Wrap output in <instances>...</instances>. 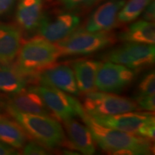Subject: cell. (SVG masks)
<instances>
[{"label": "cell", "mask_w": 155, "mask_h": 155, "mask_svg": "<svg viewBox=\"0 0 155 155\" xmlns=\"http://www.w3.org/2000/svg\"><path fill=\"white\" fill-rule=\"evenodd\" d=\"M80 118L90 130L95 142L106 152L129 155H150L154 152L152 141L148 139L101 125L85 111Z\"/></svg>", "instance_id": "obj_1"}, {"label": "cell", "mask_w": 155, "mask_h": 155, "mask_svg": "<svg viewBox=\"0 0 155 155\" xmlns=\"http://www.w3.org/2000/svg\"><path fill=\"white\" fill-rule=\"evenodd\" d=\"M60 56L57 45L37 37L21 45L15 67L28 80H35L39 73L55 64Z\"/></svg>", "instance_id": "obj_2"}, {"label": "cell", "mask_w": 155, "mask_h": 155, "mask_svg": "<svg viewBox=\"0 0 155 155\" xmlns=\"http://www.w3.org/2000/svg\"><path fill=\"white\" fill-rule=\"evenodd\" d=\"M7 110L27 135L46 149L53 150L65 144V131L55 118L22 113L7 106Z\"/></svg>", "instance_id": "obj_3"}, {"label": "cell", "mask_w": 155, "mask_h": 155, "mask_svg": "<svg viewBox=\"0 0 155 155\" xmlns=\"http://www.w3.org/2000/svg\"><path fill=\"white\" fill-rule=\"evenodd\" d=\"M115 42V36L109 32H88L79 29L56 45L61 55H78L96 53Z\"/></svg>", "instance_id": "obj_4"}, {"label": "cell", "mask_w": 155, "mask_h": 155, "mask_svg": "<svg viewBox=\"0 0 155 155\" xmlns=\"http://www.w3.org/2000/svg\"><path fill=\"white\" fill-rule=\"evenodd\" d=\"M82 106L86 113L91 116L115 115L139 110L133 99L99 91L86 94Z\"/></svg>", "instance_id": "obj_5"}, {"label": "cell", "mask_w": 155, "mask_h": 155, "mask_svg": "<svg viewBox=\"0 0 155 155\" xmlns=\"http://www.w3.org/2000/svg\"><path fill=\"white\" fill-rule=\"evenodd\" d=\"M104 59L139 71L154 64V45L124 42L107 52Z\"/></svg>", "instance_id": "obj_6"}, {"label": "cell", "mask_w": 155, "mask_h": 155, "mask_svg": "<svg viewBox=\"0 0 155 155\" xmlns=\"http://www.w3.org/2000/svg\"><path fill=\"white\" fill-rule=\"evenodd\" d=\"M42 97L54 117L61 121L81 116L84 109L82 104L71 94L53 87L38 84L32 86Z\"/></svg>", "instance_id": "obj_7"}, {"label": "cell", "mask_w": 155, "mask_h": 155, "mask_svg": "<svg viewBox=\"0 0 155 155\" xmlns=\"http://www.w3.org/2000/svg\"><path fill=\"white\" fill-rule=\"evenodd\" d=\"M80 24V17L71 11L44 13L37 30L41 38L55 43L73 33Z\"/></svg>", "instance_id": "obj_8"}, {"label": "cell", "mask_w": 155, "mask_h": 155, "mask_svg": "<svg viewBox=\"0 0 155 155\" xmlns=\"http://www.w3.org/2000/svg\"><path fill=\"white\" fill-rule=\"evenodd\" d=\"M137 72L121 64L102 63L96 75L95 88L103 92L121 93L133 82Z\"/></svg>", "instance_id": "obj_9"}, {"label": "cell", "mask_w": 155, "mask_h": 155, "mask_svg": "<svg viewBox=\"0 0 155 155\" xmlns=\"http://www.w3.org/2000/svg\"><path fill=\"white\" fill-rule=\"evenodd\" d=\"M91 117L104 127L113 128L140 137H143L144 130L149 126L155 124L154 116L151 112L131 111L115 115Z\"/></svg>", "instance_id": "obj_10"}, {"label": "cell", "mask_w": 155, "mask_h": 155, "mask_svg": "<svg viewBox=\"0 0 155 155\" xmlns=\"http://www.w3.org/2000/svg\"><path fill=\"white\" fill-rule=\"evenodd\" d=\"M38 84L55 88L67 94H80L73 69L64 64H53L41 71L36 76Z\"/></svg>", "instance_id": "obj_11"}, {"label": "cell", "mask_w": 155, "mask_h": 155, "mask_svg": "<svg viewBox=\"0 0 155 155\" xmlns=\"http://www.w3.org/2000/svg\"><path fill=\"white\" fill-rule=\"evenodd\" d=\"M126 0H107L97 7L87 19L84 30L88 32H108L117 23L120 9Z\"/></svg>", "instance_id": "obj_12"}, {"label": "cell", "mask_w": 155, "mask_h": 155, "mask_svg": "<svg viewBox=\"0 0 155 155\" xmlns=\"http://www.w3.org/2000/svg\"><path fill=\"white\" fill-rule=\"evenodd\" d=\"M7 106L22 113L54 117L42 97L32 87L25 88L17 94L9 95Z\"/></svg>", "instance_id": "obj_13"}, {"label": "cell", "mask_w": 155, "mask_h": 155, "mask_svg": "<svg viewBox=\"0 0 155 155\" xmlns=\"http://www.w3.org/2000/svg\"><path fill=\"white\" fill-rule=\"evenodd\" d=\"M70 146L85 155L96 153L95 141L88 128L78 121L75 118L63 121Z\"/></svg>", "instance_id": "obj_14"}, {"label": "cell", "mask_w": 155, "mask_h": 155, "mask_svg": "<svg viewBox=\"0 0 155 155\" xmlns=\"http://www.w3.org/2000/svg\"><path fill=\"white\" fill-rule=\"evenodd\" d=\"M43 14V0H19L16 21L22 30L28 32L37 30Z\"/></svg>", "instance_id": "obj_15"}, {"label": "cell", "mask_w": 155, "mask_h": 155, "mask_svg": "<svg viewBox=\"0 0 155 155\" xmlns=\"http://www.w3.org/2000/svg\"><path fill=\"white\" fill-rule=\"evenodd\" d=\"M22 45L19 30L11 25L0 23V63L8 65L14 61Z\"/></svg>", "instance_id": "obj_16"}, {"label": "cell", "mask_w": 155, "mask_h": 155, "mask_svg": "<svg viewBox=\"0 0 155 155\" xmlns=\"http://www.w3.org/2000/svg\"><path fill=\"white\" fill-rule=\"evenodd\" d=\"M101 61L85 59L73 63V71L80 93L87 94L95 88V82Z\"/></svg>", "instance_id": "obj_17"}, {"label": "cell", "mask_w": 155, "mask_h": 155, "mask_svg": "<svg viewBox=\"0 0 155 155\" xmlns=\"http://www.w3.org/2000/svg\"><path fill=\"white\" fill-rule=\"evenodd\" d=\"M118 38L124 42L154 45L155 26L154 22L144 19L133 22L122 31Z\"/></svg>", "instance_id": "obj_18"}, {"label": "cell", "mask_w": 155, "mask_h": 155, "mask_svg": "<svg viewBox=\"0 0 155 155\" xmlns=\"http://www.w3.org/2000/svg\"><path fill=\"white\" fill-rule=\"evenodd\" d=\"M28 79L10 64L0 63V91L9 95L19 93L27 88Z\"/></svg>", "instance_id": "obj_19"}, {"label": "cell", "mask_w": 155, "mask_h": 155, "mask_svg": "<svg viewBox=\"0 0 155 155\" xmlns=\"http://www.w3.org/2000/svg\"><path fill=\"white\" fill-rule=\"evenodd\" d=\"M27 141V134L16 121L0 116V141L19 150L22 149Z\"/></svg>", "instance_id": "obj_20"}, {"label": "cell", "mask_w": 155, "mask_h": 155, "mask_svg": "<svg viewBox=\"0 0 155 155\" xmlns=\"http://www.w3.org/2000/svg\"><path fill=\"white\" fill-rule=\"evenodd\" d=\"M152 0H129L126 2L118 14L117 20L121 23H129L137 19Z\"/></svg>", "instance_id": "obj_21"}, {"label": "cell", "mask_w": 155, "mask_h": 155, "mask_svg": "<svg viewBox=\"0 0 155 155\" xmlns=\"http://www.w3.org/2000/svg\"><path fill=\"white\" fill-rule=\"evenodd\" d=\"M155 93V75L154 72L147 73L141 78L137 87L136 96H150Z\"/></svg>", "instance_id": "obj_22"}, {"label": "cell", "mask_w": 155, "mask_h": 155, "mask_svg": "<svg viewBox=\"0 0 155 155\" xmlns=\"http://www.w3.org/2000/svg\"><path fill=\"white\" fill-rule=\"evenodd\" d=\"M101 0H57V2L68 11H76L91 7Z\"/></svg>", "instance_id": "obj_23"}, {"label": "cell", "mask_w": 155, "mask_h": 155, "mask_svg": "<svg viewBox=\"0 0 155 155\" xmlns=\"http://www.w3.org/2000/svg\"><path fill=\"white\" fill-rule=\"evenodd\" d=\"M133 100L138 106L139 109L145 111L153 112L155 110V96H135Z\"/></svg>", "instance_id": "obj_24"}, {"label": "cell", "mask_w": 155, "mask_h": 155, "mask_svg": "<svg viewBox=\"0 0 155 155\" xmlns=\"http://www.w3.org/2000/svg\"><path fill=\"white\" fill-rule=\"evenodd\" d=\"M22 152L24 154L30 155H45L49 154L45 147L34 141L26 143L22 147Z\"/></svg>", "instance_id": "obj_25"}, {"label": "cell", "mask_w": 155, "mask_h": 155, "mask_svg": "<svg viewBox=\"0 0 155 155\" xmlns=\"http://www.w3.org/2000/svg\"><path fill=\"white\" fill-rule=\"evenodd\" d=\"M142 14V19L148 22H154L155 18L154 2L152 1L144 9Z\"/></svg>", "instance_id": "obj_26"}, {"label": "cell", "mask_w": 155, "mask_h": 155, "mask_svg": "<svg viewBox=\"0 0 155 155\" xmlns=\"http://www.w3.org/2000/svg\"><path fill=\"white\" fill-rule=\"evenodd\" d=\"M16 2L17 0H0V17L9 14Z\"/></svg>", "instance_id": "obj_27"}, {"label": "cell", "mask_w": 155, "mask_h": 155, "mask_svg": "<svg viewBox=\"0 0 155 155\" xmlns=\"http://www.w3.org/2000/svg\"><path fill=\"white\" fill-rule=\"evenodd\" d=\"M16 154H17L16 149L0 141V155H10Z\"/></svg>", "instance_id": "obj_28"}]
</instances>
